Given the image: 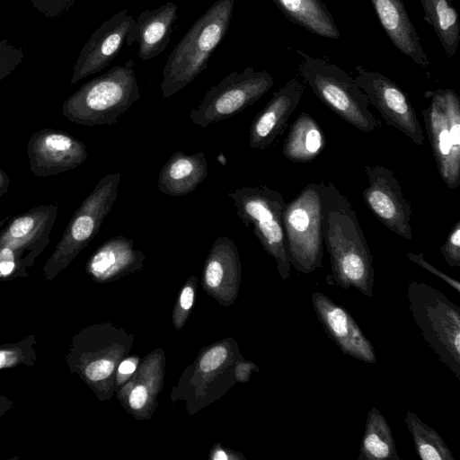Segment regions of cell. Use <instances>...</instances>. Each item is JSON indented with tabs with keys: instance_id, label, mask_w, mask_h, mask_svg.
<instances>
[{
	"instance_id": "1",
	"label": "cell",
	"mask_w": 460,
	"mask_h": 460,
	"mask_svg": "<svg viewBox=\"0 0 460 460\" xmlns=\"http://www.w3.org/2000/svg\"><path fill=\"white\" fill-rule=\"evenodd\" d=\"M322 204L323 239L329 253L332 281L342 288H354L372 297L374 258L356 211L331 181H323Z\"/></svg>"
},
{
	"instance_id": "2",
	"label": "cell",
	"mask_w": 460,
	"mask_h": 460,
	"mask_svg": "<svg viewBox=\"0 0 460 460\" xmlns=\"http://www.w3.org/2000/svg\"><path fill=\"white\" fill-rule=\"evenodd\" d=\"M234 0L216 1L188 30L168 56L160 84L163 98H170L190 84L208 60L230 26Z\"/></svg>"
},
{
	"instance_id": "3",
	"label": "cell",
	"mask_w": 460,
	"mask_h": 460,
	"mask_svg": "<svg viewBox=\"0 0 460 460\" xmlns=\"http://www.w3.org/2000/svg\"><path fill=\"white\" fill-rule=\"evenodd\" d=\"M134 61L115 66L93 78L62 104V114L84 126H111L140 99Z\"/></svg>"
},
{
	"instance_id": "4",
	"label": "cell",
	"mask_w": 460,
	"mask_h": 460,
	"mask_svg": "<svg viewBox=\"0 0 460 460\" xmlns=\"http://www.w3.org/2000/svg\"><path fill=\"white\" fill-rule=\"evenodd\" d=\"M410 311L424 341L438 359L460 379V308L439 290L411 281Z\"/></svg>"
},
{
	"instance_id": "5",
	"label": "cell",
	"mask_w": 460,
	"mask_h": 460,
	"mask_svg": "<svg viewBox=\"0 0 460 460\" xmlns=\"http://www.w3.org/2000/svg\"><path fill=\"white\" fill-rule=\"evenodd\" d=\"M296 52L302 58L299 65L302 77L326 107L364 133L381 127L368 109L367 95L344 70L325 59Z\"/></svg>"
},
{
	"instance_id": "6",
	"label": "cell",
	"mask_w": 460,
	"mask_h": 460,
	"mask_svg": "<svg viewBox=\"0 0 460 460\" xmlns=\"http://www.w3.org/2000/svg\"><path fill=\"white\" fill-rule=\"evenodd\" d=\"M323 185L307 183L286 203L282 216L290 264L305 274L323 267Z\"/></svg>"
},
{
	"instance_id": "7",
	"label": "cell",
	"mask_w": 460,
	"mask_h": 460,
	"mask_svg": "<svg viewBox=\"0 0 460 460\" xmlns=\"http://www.w3.org/2000/svg\"><path fill=\"white\" fill-rule=\"evenodd\" d=\"M120 177L119 172L102 177L75 211L43 268L47 279H54L66 268L98 234L105 217L111 212L117 199Z\"/></svg>"
},
{
	"instance_id": "8",
	"label": "cell",
	"mask_w": 460,
	"mask_h": 460,
	"mask_svg": "<svg viewBox=\"0 0 460 460\" xmlns=\"http://www.w3.org/2000/svg\"><path fill=\"white\" fill-rule=\"evenodd\" d=\"M237 216L252 232L264 250L277 261L278 270L283 279L290 276L282 216L286 202L282 194L266 185L243 186L229 191Z\"/></svg>"
},
{
	"instance_id": "9",
	"label": "cell",
	"mask_w": 460,
	"mask_h": 460,
	"mask_svg": "<svg viewBox=\"0 0 460 460\" xmlns=\"http://www.w3.org/2000/svg\"><path fill=\"white\" fill-rule=\"evenodd\" d=\"M58 214V205H40L14 217L0 231V279L28 275L27 270L50 242Z\"/></svg>"
},
{
	"instance_id": "10",
	"label": "cell",
	"mask_w": 460,
	"mask_h": 460,
	"mask_svg": "<svg viewBox=\"0 0 460 460\" xmlns=\"http://www.w3.org/2000/svg\"><path fill=\"white\" fill-rule=\"evenodd\" d=\"M422 111L425 128L438 172L450 189L460 185V100L453 89L428 91Z\"/></svg>"
},
{
	"instance_id": "11",
	"label": "cell",
	"mask_w": 460,
	"mask_h": 460,
	"mask_svg": "<svg viewBox=\"0 0 460 460\" xmlns=\"http://www.w3.org/2000/svg\"><path fill=\"white\" fill-rule=\"evenodd\" d=\"M273 84L267 71L252 66L234 70L206 93L199 106L190 110V119L201 128L226 119L256 102Z\"/></svg>"
},
{
	"instance_id": "12",
	"label": "cell",
	"mask_w": 460,
	"mask_h": 460,
	"mask_svg": "<svg viewBox=\"0 0 460 460\" xmlns=\"http://www.w3.org/2000/svg\"><path fill=\"white\" fill-rule=\"evenodd\" d=\"M357 85L367 95L369 104L376 108L383 119L409 137L414 144L422 146L424 133L415 110L406 93L385 75L355 66Z\"/></svg>"
},
{
	"instance_id": "13",
	"label": "cell",
	"mask_w": 460,
	"mask_h": 460,
	"mask_svg": "<svg viewBox=\"0 0 460 460\" xmlns=\"http://www.w3.org/2000/svg\"><path fill=\"white\" fill-rule=\"evenodd\" d=\"M364 169L367 177V186L363 190L366 206L389 230L411 241V204L397 178L383 165H365Z\"/></svg>"
},
{
	"instance_id": "14",
	"label": "cell",
	"mask_w": 460,
	"mask_h": 460,
	"mask_svg": "<svg viewBox=\"0 0 460 460\" xmlns=\"http://www.w3.org/2000/svg\"><path fill=\"white\" fill-rule=\"evenodd\" d=\"M30 170L49 177L75 169L87 158L86 146L68 133L53 128L34 132L28 140Z\"/></svg>"
},
{
	"instance_id": "15",
	"label": "cell",
	"mask_w": 460,
	"mask_h": 460,
	"mask_svg": "<svg viewBox=\"0 0 460 460\" xmlns=\"http://www.w3.org/2000/svg\"><path fill=\"white\" fill-rule=\"evenodd\" d=\"M135 22L128 9L103 22L81 49L73 67L71 84L109 66L120 52Z\"/></svg>"
},
{
	"instance_id": "16",
	"label": "cell",
	"mask_w": 460,
	"mask_h": 460,
	"mask_svg": "<svg viewBox=\"0 0 460 460\" xmlns=\"http://www.w3.org/2000/svg\"><path fill=\"white\" fill-rule=\"evenodd\" d=\"M311 300L324 332L342 353L365 363H376L374 346L346 308L319 291L313 293Z\"/></svg>"
},
{
	"instance_id": "17",
	"label": "cell",
	"mask_w": 460,
	"mask_h": 460,
	"mask_svg": "<svg viewBox=\"0 0 460 460\" xmlns=\"http://www.w3.org/2000/svg\"><path fill=\"white\" fill-rule=\"evenodd\" d=\"M304 90V84L293 78L273 93L271 99L251 125L249 146L252 149L264 150L282 134L289 117L302 98Z\"/></svg>"
},
{
	"instance_id": "18",
	"label": "cell",
	"mask_w": 460,
	"mask_h": 460,
	"mask_svg": "<svg viewBox=\"0 0 460 460\" xmlns=\"http://www.w3.org/2000/svg\"><path fill=\"white\" fill-rule=\"evenodd\" d=\"M177 18L178 6L172 2L145 10L137 18L125 43L130 47L137 42V56L143 61L156 58L169 45Z\"/></svg>"
},
{
	"instance_id": "19",
	"label": "cell",
	"mask_w": 460,
	"mask_h": 460,
	"mask_svg": "<svg viewBox=\"0 0 460 460\" xmlns=\"http://www.w3.org/2000/svg\"><path fill=\"white\" fill-rule=\"evenodd\" d=\"M380 24L394 47L418 66L427 68L428 57L402 0H370Z\"/></svg>"
},
{
	"instance_id": "20",
	"label": "cell",
	"mask_w": 460,
	"mask_h": 460,
	"mask_svg": "<svg viewBox=\"0 0 460 460\" xmlns=\"http://www.w3.org/2000/svg\"><path fill=\"white\" fill-rule=\"evenodd\" d=\"M207 175L208 162L203 152L187 155L177 151L160 171L158 190L172 197L185 196L192 192Z\"/></svg>"
},
{
	"instance_id": "21",
	"label": "cell",
	"mask_w": 460,
	"mask_h": 460,
	"mask_svg": "<svg viewBox=\"0 0 460 460\" xmlns=\"http://www.w3.org/2000/svg\"><path fill=\"white\" fill-rule=\"evenodd\" d=\"M133 244V240L123 235L110 238L89 259L87 271L97 279H105L134 268L143 255Z\"/></svg>"
},
{
	"instance_id": "22",
	"label": "cell",
	"mask_w": 460,
	"mask_h": 460,
	"mask_svg": "<svg viewBox=\"0 0 460 460\" xmlns=\"http://www.w3.org/2000/svg\"><path fill=\"white\" fill-rule=\"evenodd\" d=\"M326 138L319 123L310 114L301 112L291 125L282 153L293 163H309L324 149Z\"/></svg>"
},
{
	"instance_id": "23",
	"label": "cell",
	"mask_w": 460,
	"mask_h": 460,
	"mask_svg": "<svg viewBox=\"0 0 460 460\" xmlns=\"http://www.w3.org/2000/svg\"><path fill=\"white\" fill-rule=\"evenodd\" d=\"M292 22L308 31L338 40L340 31L323 0H271Z\"/></svg>"
},
{
	"instance_id": "24",
	"label": "cell",
	"mask_w": 460,
	"mask_h": 460,
	"mask_svg": "<svg viewBox=\"0 0 460 460\" xmlns=\"http://www.w3.org/2000/svg\"><path fill=\"white\" fill-rule=\"evenodd\" d=\"M358 460H401L390 425L376 407L367 414Z\"/></svg>"
},
{
	"instance_id": "25",
	"label": "cell",
	"mask_w": 460,
	"mask_h": 460,
	"mask_svg": "<svg viewBox=\"0 0 460 460\" xmlns=\"http://www.w3.org/2000/svg\"><path fill=\"white\" fill-rule=\"evenodd\" d=\"M425 21L435 31L448 58H453L460 41V22L450 0H420Z\"/></svg>"
},
{
	"instance_id": "26",
	"label": "cell",
	"mask_w": 460,
	"mask_h": 460,
	"mask_svg": "<svg viewBox=\"0 0 460 460\" xmlns=\"http://www.w3.org/2000/svg\"><path fill=\"white\" fill-rule=\"evenodd\" d=\"M404 423L411 434L414 448L422 460H455L441 436L415 413L407 411Z\"/></svg>"
},
{
	"instance_id": "27",
	"label": "cell",
	"mask_w": 460,
	"mask_h": 460,
	"mask_svg": "<svg viewBox=\"0 0 460 460\" xmlns=\"http://www.w3.org/2000/svg\"><path fill=\"white\" fill-rule=\"evenodd\" d=\"M33 342L29 338L13 344L0 345V369L28 365L36 359Z\"/></svg>"
},
{
	"instance_id": "28",
	"label": "cell",
	"mask_w": 460,
	"mask_h": 460,
	"mask_svg": "<svg viewBox=\"0 0 460 460\" xmlns=\"http://www.w3.org/2000/svg\"><path fill=\"white\" fill-rule=\"evenodd\" d=\"M23 50L9 42L0 40V82L10 75L23 60Z\"/></svg>"
},
{
	"instance_id": "29",
	"label": "cell",
	"mask_w": 460,
	"mask_h": 460,
	"mask_svg": "<svg viewBox=\"0 0 460 460\" xmlns=\"http://www.w3.org/2000/svg\"><path fill=\"white\" fill-rule=\"evenodd\" d=\"M444 261L450 267H460V221L453 226L446 242L441 246Z\"/></svg>"
},
{
	"instance_id": "30",
	"label": "cell",
	"mask_w": 460,
	"mask_h": 460,
	"mask_svg": "<svg viewBox=\"0 0 460 460\" xmlns=\"http://www.w3.org/2000/svg\"><path fill=\"white\" fill-rule=\"evenodd\" d=\"M33 6L45 17L53 18L68 12L77 0H31Z\"/></svg>"
},
{
	"instance_id": "31",
	"label": "cell",
	"mask_w": 460,
	"mask_h": 460,
	"mask_svg": "<svg viewBox=\"0 0 460 460\" xmlns=\"http://www.w3.org/2000/svg\"><path fill=\"white\" fill-rule=\"evenodd\" d=\"M406 257L409 261H412L413 263L419 265L427 271L435 275L438 279H442L444 282L448 284L452 288H454L457 293H460L459 281L452 279L446 273L435 268L431 263L425 260L422 253L407 252Z\"/></svg>"
},
{
	"instance_id": "32",
	"label": "cell",
	"mask_w": 460,
	"mask_h": 460,
	"mask_svg": "<svg viewBox=\"0 0 460 460\" xmlns=\"http://www.w3.org/2000/svg\"><path fill=\"white\" fill-rule=\"evenodd\" d=\"M227 350L223 346H217L208 350L201 358L199 367L204 372H210L219 367L226 359Z\"/></svg>"
},
{
	"instance_id": "33",
	"label": "cell",
	"mask_w": 460,
	"mask_h": 460,
	"mask_svg": "<svg viewBox=\"0 0 460 460\" xmlns=\"http://www.w3.org/2000/svg\"><path fill=\"white\" fill-rule=\"evenodd\" d=\"M114 364L108 359H98L91 362L85 368L84 374L91 381H100L108 377L113 371Z\"/></svg>"
},
{
	"instance_id": "34",
	"label": "cell",
	"mask_w": 460,
	"mask_h": 460,
	"mask_svg": "<svg viewBox=\"0 0 460 460\" xmlns=\"http://www.w3.org/2000/svg\"><path fill=\"white\" fill-rule=\"evenodd\" d=\"M147 399V391L146 388L143 385L136 386L129 395V404L135 409L138 410L142 408Z\"/></svg>"
},
{
	"instance_id": "35",
	"label": "cell",
	"mask_w": 460,
	"mask_h": 460,
	"mask_svg": "<svg viewBox=\"0 0 460 460\" xmlns=\"http://www.w3.org/2000/svg\"><path fill=\"white\" fill-rule=\"evenodd\" d=\"M194 299V292L191 287L188 286L183 288L180 302L183 309H190L192 306Z\"/></svg>"
},
{
	"instance_id": "36",
	"label": "cell",
	"mask_w": 460,
	"mask_h": 460,
	"mask_svg": "<svg viewBox=\"0 0 460 460\" xmlns=\"http://www.w3.org/2000/svg\"><path fill=\"white\" fill-rule=\"evenodd\" d=\"M9 184V176L0 168V198L7 192Z\"/></svg>"
},
{
	"instance_id": "37",
	"label": "cell",
	"mask_w": 460,
	"mask_h": 460,
	"mask_svg": "<svg viewBox=\"0 0 460 460\" xmlns=\"http://www.w3.org/2000/svg\"><path fill=\"white\" fill-rule=\"evenodd\" d=\"M135 369L136 365L131 360H125L119 367V372L123 375L133 373Z\"/></svg>"
},
{
	"instance_id": "38",
	"label": "cell",
	"mask_w": 460,
	"mask_h": 460,
	"mask_svg": "<svg viewBox=\"0 0 460 460\" xmlns=\"http://www.w3.org/2000/svg\"><path fill=\"white\" fill-rule=\"evenodd\" d=\"M10 404V402L6 398L0 396V416L8 411Z\"/></svg>"
},
{
	"instance_id": "39",
	"label": "cell",
	"mask_w": 460,
	"mask_h": 460,
	"mask_svg": "<svg viewBox=\"0 0 460 460\" xmlns=\"http://www.w3.org/2000/svg\"><path fill=\"white\" fill-rule=\"evenodd\" d=\"M214 459H216V460L227 459V456L224 452L219 451V452L216 453V455L214 456Z\"/></svg>"
}]
</instances>
